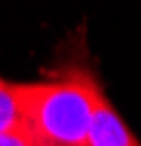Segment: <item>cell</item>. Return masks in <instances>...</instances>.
Returning a JSON list of instances; mask_svg holds the SVG:
<instances>
[{"mask_svg":"<svg viewBox=\"0 0 141 146\" xmlns=\"http://www.w3.org/2000/svg\"><path fill=\"white\" fill-rule=\"evenodd\" d=\"M16 130H23L16 90L12 81L0 77V132H16Z\"/></svg>","mask_w":141,"mask_h":146,"instance_id":"obj_3","label":"cell"},{"mask_svg":"<svg viewBox=\"0 0 141 146\" xmlns=\"http://www.w3.org/2000/svg\"><path fill=\"white\" fill-rule=\"evenodd\" d=\"M0 146H40L26 130L16 132H0Z\"/></svg>","mask_w":141,"mask_h":146,"instance_id":"obj_4","label":"cell"},{"mask_svg":"<svg viewBox=\"0 0 141 146\" xmlns=\"http://www.w3.org/2000/svg\"><path fill=\"white\" fill-rule=\"evenodd\" d=\"M23 130L40 146H88L99 81L88 70H67L51 81L14 84Z\"/></svg>","mask_w":141,"mask_h":146,"instance_id":"obj_1","label":"cell"},{"mask_svg":"<svg viewBox=\"0 0 141 146\" xmlns=\"http://www.w3.org/2000/svg\"><path fill=\"white\" fill-rule=\"evenodd\" d=\"M88 146H141L136 135L130 130V125L123 121V116L116 111V107L107 98L104 88L95 102L90 132H88Z\"/></svg>","mask_w":141,"mask_h":146,"instance_id":"obj_2","label":"cell"}]
</instances>
